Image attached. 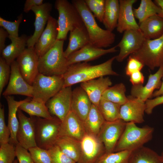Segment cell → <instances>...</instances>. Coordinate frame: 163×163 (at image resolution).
Returning a JSON list of instances; mask_svg holds the SVG:
<instances>
[{
  "label": "cell",
  "mask_w": 163,
  "mask_h": 163,
  "mask_svg": "<svg viewBox=\"0 0 163 163\" xmlns=\"http://www.w3.org/2000/svg\"><path fill=\"white\" fill-rule=\"evenodd\" d=\"M139 30L146 39H154L163 35V18L158 14L139 24Z\"/></svg>",
  "instance_id": "obj_27"
},
{
  "label": "cell",
  "mask_w": 163,
  "mask_h": 163,
  "mask_svg": "<svg viewBox=\"0 0 163 163\" xmlns=\"http://www.w3.org/2000/svg\"><path fill=\"white\" fill-rule=\"evenodd\" d=\"M144 66L143 64L139 60L130 55L125 68L126 75L129 76L134 72L140 71Z\"/></svg>",
  "instance_id": "obj_46"
},
{
  "label": "cell",
  "mask_w": 163,
  "mask_h": 163,
  "mask_svg": "<svg viewBox=\"0 0 163 163\" xmlns=\"http://www.w3.org/2000/svg\"><path fill=\"white\" fill-rule=\"evenodd\" d=\"M127 97V101L121 106L120 119L126 123H142L144 121L145 102L131 95Z\"/></svg>",
  "instance_id": "obj_16"
},
{
  "label": "cell",
  "mask_w": 163,
  "mask_h": 163,
  "mask_svg": "<svg viewBox=\"0 0 163 163\" xmlns=\"http://www.w3.org/2000/svg\"><path fill=\"white\" fill-rule=\"evenodd\" d=\"M4 97L7 101L8 107V126L11 132L9 142L15 145L18 143L16 137L19 124L17 116L18 110L21 104L30 99L32 98L28 97L23 100L17 101L11 95Z\"/></svg>",
  "instance_id": "obj_25"
},
{
  "label": "cell",
  "mask_w": 163,
  "mask_h": 163,
  "mask_svg": "<svg viewBox=\"0 0 163 163\" xmlns=\"http://www.w3.org/2000/svg\"><path fill=\"white\" fill-rule=\"evenodd\" d=\"M105 121L98 107L92 104L84 122L86 133L97 136Z\"/></svg>",
  "instance_id": "obj_29"
},
{
  "label": "cell",
  "mask_w": 163,
  "mask_h": 163,
  "mask_svg": "<svg viewBox=\"0 0 163 163\" xmlns=\"http://www.w3.org/2000/svg\"><path fill=\"white\" fill-rule=\"evenodd\" d=\"M19 109L26 113L30 117L51 119V115L46 104L34 100L31 98L20 106Z\"/></svg>",
  "instance_id": "obj_32"
},
{
  "label": "cell",
  "mask_w": 163,
  "mask_h": 163,
  "mask_svg": "<svg viewBox=\"0 0 163 163\" xmlns=\"http://www.w3.org/2000/svg\"><path fill=\"white\" fill-rule=\"evenodd\" d=\"M137 0H119L120 11L117 30L120 33L130 30H139L133 6Z\"/></svg>",
  "instance_id": "obj_20"
},
{
  "label": "cell",
  "mask_w": 163,
  "mask_h": 163,
  "mask_svg": "<svg viewBox=\"0 0 163 163\" xmlns=\"http://www.w3.org/2000/svg\"><path fill=\"white\" fill-rule=\"evenodd\" d=\"M129 77V81L133 85H142L144 83V76L140 71L133 73Z\"/></svg>",
  "instance_id": "obj_48"
},
{
  "label": "cell",
  "mask_w": 163,
  "mask_h": 163,
  "mask_svg": "<svg viewBox=\"0 0 163 163\" xmlns=\"http://www.w3.org/2000/svg\"><path fill=\"white\" fill-rule=\"evenodd\" d=\"M152 70L163 65V35L157 39H145L142 47L130 55Z\"/></svg>",
  "instance_id": "obj_8"
},
{
  "label": "cell",
  "mask_w": 163,
  "mask_h": 163,
  "mask_svg": "<svg viewBox=\"0 0 163 163\" xmlns=\"http://www.w3.org/2000/svg\"><path fill=\"white\" fill-rule=\"evenodd\" d=\"M145 112L148 114H151L155 107L163 104V95L157 97L154 99H148L145 102Z\"/></svg>",
  "instance_id": "obj_47"
},
{
  "label": "cell",
  "mask_w": 163,
  "mask_h": 163,
  "mask_svg": "<svg viewBox=\"0 0 163 163\" xmlns=\"http://www.w3.org/2000/svg\"><path fill=\"white\" fill-rule=\"evenodd\" d=\"M52 5L50 3H43L41 5L33 7L31 10L35 15L34 23V31L33 34L29 37L27 41L28 48L34 47L37 41L44 30L45 27L51 16L50 12Z\"/></svg>",
  "instance_id": "obj_17"
},
{
  "label": "cell",
  "mask_w": 163,
  "mask_h": 163,
  "mask_svg": "<svg viewBox=\"0 0 163 163\" xmlns=\"http://www.w3.org/2000/svg\"><path fill=\"white\" fill-rule=\"evenodd\" d=\"M154 2L161 9L160 13L158 15L163 18V0H155Z\"/></svg>",
  "instance_id": "obj_52"
},
{
  "label": "cell",
  "mask_w": 163,
  "mask_h": 163,
  "mask_svg": "<svg viewBox=\"0 0 163 163\" xmlns=\"http://www.w3.org/2000/svg\"><path fill=\"white\" fill-rule=\"evenodd\" d=\"M145 39L139 30L125 31L121 40L116 45L120 51L116 59L119 62H122L128 56L139 50Z\"/></svg>",
  "instance_id": "obj_12"
},
{
  "label": "cell",
  "mask_w": 163,
  "mask_h": 163,
  "mask_svg": "<svg viewBox=\"0 0 163 163\" xmlns=\"http://www.w3.org/2000/svg\"><path fill=\"white\" fill-rule=\"evenodd\" d=\"M16 156L18 163H34L28 150L18 143L15 145Z\"/></svg>",
  "instance_id": "obj_45"
},
{
  "label": "cell",
  "mask_w": 163,
  "mask_h": 163,
  "mask_svg": "<svg viewBox=\"0 0 163 163\" xmlns=\"http://www.w3.org/2000/svg\"><path fill=\"white\" fill-rule=\"evenodd\" d=\"M132 152L123 150L109 153L105 152L95 163H128Z\"/></svg>",
  "instance_id": "obj_37"
},
{
  "label": "cell",
  "mask_w": 163,
  "mask_h": 163,
  "mask_svg": "<svg viewBox=\"0 0 163 163\" xmlns=\"http://www.w3.org/2000/svg\"><path fill=\"white\" fill-rule=\"evenodd\" d=\"M15 157V145L9 142L0 145V163H13Z\"/></svg>",
  "instance_id": "obj_40"
},
{
  "label": "cell",
  "mask_w": 163,
  "mask_h": 163,
  "mask_svg": "<svg viewBox=\"0 0 163 163\" xmlns=\"http://www.w3.org/2000/svg\"><path fill=\"white\" fill-rule=\"evenodd\" d=\"M43 0H26L24 4V11L28 13L34 7L40 5L43 3Z\"/></svg>",
  "instance_id": "obj_49"
},
{
  "label": "cell",
  "mask_w": 163,
  "mask_h": 163,
  "mask_svg": "<svg viewBox=\"0 0 163 163\" xmlns=\"http://www.w3.org/2000/svg\"><path fill=\"white\" fill-rule=\"evenodd\" d=\"M58 35L57 20L51 16L34 47L39 57L43 55L53 46L57 40Z\"/></svg>",
  "instance_id": "obj_19"
},
{
  "label": "cell",
  "mask_w": 163,
  "mask_h": 163,
  "mask_svg": "<svg viewBox=\"0 0 163 163\" xmlns=\"http://www.w3.org/2000/svg\"><path fill=\"white\" fill-rule=\"evenodd\" d=\"M55 144L69 157L78 162L81 152L80 141L67 136H60Z\"/></svg>",
  "instance_id": "obj_30"
},
{
  "label": "cell",
  "mask_w": 163,
  "mask_h": 163,
  "mask_svg": "<svg viewBox=\"0 0 163 163\" xmlns=\"http://www.w3.org/2000/svg\"><path fill=\"white\" fill-rule=\"evenodd\" d=\"M11 135L10 130L5 123L4 106H0V144L9 142Z\"/></svg>",
  "instance_id": "obj_43"
},
{
  "label": "cell",
  "mask_w": 163,
  "mask_h": 163,
  "mask_svg": "<svg viewBox=\"0 0 163 163\" xmlns=\"http://www.w3.org/2000/svg\"><path fill=\"white\" fill-rule=\"evenodd\" d=\"M71 2L82 18L89 35L90 43L95 47L103 48L109 47L114 43L115 34L99 26L84 0H73Z\"/></svg>",
  "instance_id": "obj_2"
},
{
  "label": "cell",
  "mask_w": 163,
  "mask_h": 163,
  "mask_svg": "<svg viewBox=\"0 0 163 163\" xmlns=\"http://www.w3.org/2000/svg\"><path fill=\"white\" fill-rule=\"evenodd\" d=\"M162 159V160H163V159Z\"/></svg>",
  "instance_id": "obj_54"
},
{
  "label": "cell",
  "mask_w": 163,
  "mask_h": 163,
  "mask_svg": "<svg viewBox=\"0 0 163 163\" xmlns=\"http://www.w3.org/2000/svg\"><path fill=\"white\" fill-rule=\"evenodd\" d=\"M11 73L10 65L2 57L0 58V96L9 82Z\"/></svg>",
  "instance_id": "obj_44"
},
{
  "label": "cell",
  "mask_w": 163,
  "mask_h": 163,
  "mask_svg": "<svg viewBox=\"0 0 163 163\" xmlns=\"http://www.w3.org/2000/svg\"><path fill=\"white\" fill-rule=\"evenodd\" d=\"M162 95H163V76L162 81L160 88L154 92L152 97H156Z\"/></svg>",
  "instance_id": "obj_51"
},
{
  "label": "cell",
  "mask_w": 163,
  "mask_h": 163,
  "mask_svg": "<svg viewBox=\"0 0 163 163\" xmlns=\"http://www.w3.org/2000/svg\"><path fill=\"white\" fill-rule=\"evenodd\" d=\"M28 150L34 163H52L48 150L37 146Z\"/></svg>",
  "instance_id": "obj_41"
},
{
  "label": "cell",
  "mask_w": 163,
  "mask_h": 163,
  "mask_svg": "<svg viewBox=\"0 0 163 163\" xmlns=\"http://www.w3.org/2000/svg\"><path fill=\"white\" fill-rule=\"evenodd\" d=\"M92 104L86 93L80 86L72 90L71 110L83 122Z\"/></svg>",
  "instance_id": "obj_24"
},
{
  "label": "cell",
  "mask_w": 163,
  "mask_h": 163,
  "mask_svg": "<svg viewBox=\"0 0 163 163\" xmlns=\"http://www.w3.org/2000/svg\"><path fill=\"white\" fill-rule=\"evenodd\" d=\"M163 76V65L159 68L153 74L149 76L148 82L145 85H133L131 90V95L145 102L152 97L154 90L159 89L161 84V79Z\"/></svg>",
  "instance_id": "obj_21"
},
{
  "label": "cell",
  "mask_w": 163,
  "mask_h": 163,
  "mask_svg": "<svg viewBox=\"0 0 163 163\" xmlns=\"http://www.w3.org/2000/svg\"><path fill=\"white\" fill-rule=\"evenodd\" d=\"M17 116L19 124L16 137L18 144L27 150L37 146L34 117H28L19 109Z\"/></svg>",
  "instance_id": "obj_13"
},
{
  "label": "cell",
  "mask_w": 163,
  "mask_h": 163,
  "mask_svg": "<svg viewBox=\"0 0 163 163\" xmlns=\"http://www.w3.org/2000/svg\"><path fill=\"white\" fill-rule=\"evenodd\" d=\"M153 131L151 127H139L134 123H126L113 152L137 150L151 139Z\"/></svg>",
  "instance_id": "obj_4"
},
{
  "label": "cell",
  "mask_w": 163,
  "mask_h": 163,
  "mask_svg": "<svg viewBox=\"0 0 163 163\" xmlns=\"http://www.w3.org/2000/svg\"><path fill=\"white\" fill-rule=\"evenodd\" d=\"M112 84L109 77H101L81 83L80 87L86 93L92 104L98 107L102 94Z\"/></svg>",
  "instance_id": "obj_23"
},
{
  "label": "cell",
  "mask_w": 163,
  "mask_h": 163,
  "mask_svg": "<svg viewBox=\"0 0 163 163\" xmlns=\"http://www.w3.org/2000/svg\"><path fill=\"white\" fill-rule=\"evenodd\" d=\"M90 43L89 35L84 24L70 32L68 46L64 51L67 58L71 54Z\"/></svg>",
  "instance_id": "obj_26"
},
{
  "label": "cell",
  "mask_w": 163,
  "mask_h": 163,
  "mask_svg": "<svg viewBox=\"0 0 163 163\" xmlns=\"http://www.w3.org/2000/svg\"><path fill=\"white\" fill-rule=\"evenodd\" d=\"M90 11L94 17L102 22L105 10V0H84Z\"/></svg>",
  "instance_id": "obj_39"
},
{
  "label": "cell",
  "mask_w": 163,
  "mask_h": 163,
  "mask_svg": "<svg viewBox=\"0 0 163 163\" xmlns=\"http://www.w3.org/2000/svg\"><path fill=\"white\" fill-rule=\"evenodd\" d=\"M34 118L37 145L48 150L56 144L59 137L61 121L56 117L49 119Z\"/></svg>",
  "instance_id": "obj_6"
},
{
  "label": "cell",
  "mask_w": 163,
  "mask_h": 163,
  "mask_svg": "<svg viewBox=\"0 0 163 163\" xmlns=\"http://www.w3.org/2000/svg\"><path fill=\"white\" fill-rule=\"evenodd\" d=\"M121 106L101 98L98 107L106 121H113L120 119Z\"/></svg>",
  "instance_id": "obj_36"
},
{
  "label": "cell",
  "mask_w": 163,
  "mask_h": 163,
  "mask_svg": "<svg viewBox=\"0 0 163 163\" xmlns=\"http://www.w3.org/2000/svg\"><path fill=\"white\" fill-rule=\"evenodd\" d=\"M86 134L84 122L71 110L61 122L59 136H67L80 142Z\"/></svg>",
  "instance_id": "obj_22"
},
{
  "label": "cell",
  "mask_w": 163,
  "mask_h": 163,
  "mask_svg": "<svg viewBox=\"0 0 163 163\" xmlns=\"http://www.w3.org/2000/svg\"><path fill=\"white\" fill-rule=\"evenodd\" d=\"M32 86V99L46 104L63 87L62 75L50 76L39 73Z\"/></svg>",
  "instance_id": "obj_7"
},
{
  "label": "cell",
  "mask_w": 163,
  "mask_h": 163,
  "mask_svg": "<svg viewBox=\"0 0 163 163\" xmlns=\"http://www.w3.org/2000/svg\"><path fill=\"white\" fill-rule=\"evenodd\" d=\"M64 41L57 40L53 46L39 58V73L46 76H62L69 66L65 56L63 46Z\"/></svg>",
  "instance_id": "obj_3"
},
{
  "label": "cell",
  "mask_w": 163,
  "mask_h": 163,
  "mask_svg": "<svg viewBox=\"0 0 163 163\" xmlns=\"http://www.w3.org/2000/svg\"><path fill=\"white\" fill-rule=\"evenodd\" d=\"M128 163H163L161 156L143 146L132 152Z\"/></svg>",
  "instance_id": "obj_33"
},
{
  "label": "cell",
  "mask_w": 163,
  "mask_h": 163,
  "mask_svg": "<svg viewBox=\"0 0 163 163\" xmlns=\"http://www.w3.org/2000/svg\"><path fill=\"white\" fill-rule=\"evenodd\" d=\"M13 163H18L17 159H16L14 161Z\"/></svg>",
  "instance_id": "obj_53"
},
{
  "label": "cell",
  "mask_w": 163,
  "mask_h": 163,
  "mask_svg": "<svg viewBox=\"0 0 163 163\" xmlns=\"http://www.w3.org/2000/svg\"><path fill=\"white\" fill-rule=\"evenodd\" d=\"M9 34L8 32L3 27L0 28V53L5 48V41L6 38L8 37Z\"/></svg>",
  "instance_id": "obj_50"
},
{
  "label": "cell",
  "mask_w": 163,
  "mask_h": 163,
  "mask_svg": "<svg viewBox=\"0 0 163 163\" xmlns=\"http://www.w3.org/2000/svg\"><path fill=\"white\" fill-rule=\"evenodd\" d=\"M118 0H105V10L102 23L106 29L112 32L116 28L119 16Z\"/></svg>",
  "instance_id": "obj_31"
},
{
  "label": "cell",
  "mask_w": 163,
  "mask_h": 163,
  "mask_svg": "<svg viewBox=\"0 0 163 163\" xmlns=\"http://www.w3.org/2000/svg\"><path fill=\"white\" fill-rule=\"evenodd\" d=\"M126 91L125 85L120 83L108 88L103 93L101 98L121 106L128 99L125 94Z\"/></svg>",
  "instance_id": "obj_35"
},
{
  "label": "cell",
  "mask_w": 163,
  "mask_h": 163,
  "mask_svg": "<svg viewBox=\"0 0 163 163\" xmlns=\"http://www.w3.org/2000/svg\"><path fill=\"white\" fill-rule=\"evenodd\" d=\"M23 18V15L22 14L18 17L17 20L14 21H8L0 17V26L8 32L9 34L8 38L10 40L19 37L18 29Z\"/></svg>",
  "instance_id": "obj_38"
},
{
  "label": "cell",
  "mask_w": 163,
  "mask_h": 163,
  "mask_svg": "<svg viewBox=\"0 0 163 163\" xmlns=\"http://www.w3.org/2000/svg\"><path fill=\"white\" fill-rule=\"evenodd\" d=\"M161 11V8L151 0H141L139 6L133 9L134 16L138 20L139 24Z\"/></svg>",
  "instance_id": "obj_34"
},
{
  "label": "cell",
  "mask_w": 163,
  "mask_h": 163,
  "mask_svg": "<svg viewBox=\"0 0 163 163\" xmlns=\"http://www.w3.org/2000/svg\"><path fill=\"white\" fill-rule=\"evenodd\" d=\"M29 37L24 34L10 40L11 43L6 46L0 54L7 64L10 65L24 51Z\"/></svg>",
  "instance_id": "obj_28"
},
{
  "label": "cell",
  "mask_w": 163,
  "mask_h": 163,
  "mask_svg": "<svg viewBox=\"0 0 163 163\" xmlns=\"http://www.w3.org/2000/svg\"><path fill=\"white\" fill-rule=\"evenodd\" d=\"M80 142L81 155L77 163H95L105 152L103 144L97 136L86 133Z\"/></svg>",
  "instance_id": "obj_15"
},
{
  "label": "cell",
  "mask_w": 163,
  "mask_h": 163,
  "mask_svg": "<svg viewBox=\"0 0 163 163\" xmlns=\"http://www.w3.org/2000/svg\"><path fill=\"white\" fill-rule=\"evenodd\" d=\"M55 7L59 14L57 40L64 41L69 32L84 24L79 13L72 2L67 0H57Z\"/></svg>",
  "instance_id": "obj_5"
},
{
  "label": "cell",
  "mask_w": 163,
  "mask_h": 163,
  "mask_svg": "<svg viewBox=\"0 0 163 163\" xmlns=\"http://www.w3.org/2000/svg\"><path fill=\"white\" fill-rule=\"evenodd\" d=\"M39 58L34 47H27L16 60L23 77L31 85L39 73Z\"/></svg>",
  "instance_id": "obj_11"
},
{
  "label": "cell",
  "mask_w": 163,
  "mask_h": 163,
  "mask_svg": "<svg viewBox=\"0 0 163 163\" xmlns=\"http://www.w3.org/2000/svg\"><path fill=\"white\" fill-rule=\"evenodd\" d=\"M11 73L8 86L2 93L4 96L20 95L32 98L33 87L24 79L16 60L10 65Z\"/></svg>",
  "instance_id": "obj_14"
},
{
  "label": "cell",
  "mask_w": 163,
  "mask_h": 163,
  "mask_svg": "<svg viewBox=\"0 0 163 163\" xmlns=\"http://www.w3.org/2000/svg\"><path fill=\"white\" fill-rule=\"evenodd\" d=\"M72 92L71 86L63 87L46 104L50 114L61 122L71 110Z\"/></svg>",
  "instance_id": "obj_10"
},
{
  "label": "cell",
  "mask_w": 163,
  "mask_h": 163,
  "mask_svg": "<svg viewBox=\"0 0 163 163\" xmlns=\"http://www.w3.org/2000/svg\"><path fill=\"white\" fill-rule=\"evenodd\" d=\"M48 151L52 163H76L64 154L56 144Z\"/></svg>",
  "instance_id": "obj_42"
},
{
  "label": "cell",
  "mask_w": 163,
  "mask_h": 163,
  "mask_svg": "<svg viewBox=\"0 0 163 163\" xmlns=\"http://www.w3.org/2000/svg\"><path fill=\"white\" fill-rule=\"evenodd\" d=\"M116 58V56H113L104 62L96 65L82 62L69 66L62 75L63 87L107 75H118L112 68Z\"/></svg>",
  "instance_id": "obj_1"
},
{
  "label": "cell",
  "mask_w": 163,
  "mask_h": 163,
  "mask_svg": "<svg viewBox=\"0 0 163 163\" xmlns=\"http://www.w3.org/2000/svg\"><path fill=\"white\" fill-rule=\"evenodd\" d=\"M126 123L120 119L113 121H105L97 136L103 144L105 152H113Z\"/></svg>",
  "instance_id": "obj_9"
},
{
  "label": "cell",
  "mask_w": 163,
  "mask_h": 163,
  "mask_svg": "<svg viewBox=\"0 0 163 163\" xmlns=\"http://www.w3.org/2000/svg\"><path fill=\"white\" fill-rule=\"evenodd\" d=\"M116 46L107 49L98 48L90 43L72 53L67 58L69 66L79 62H88L98 59L106 54L116 52Z\"/></svg>",
  "instance_id": "obj_18"
}]
</instances>
